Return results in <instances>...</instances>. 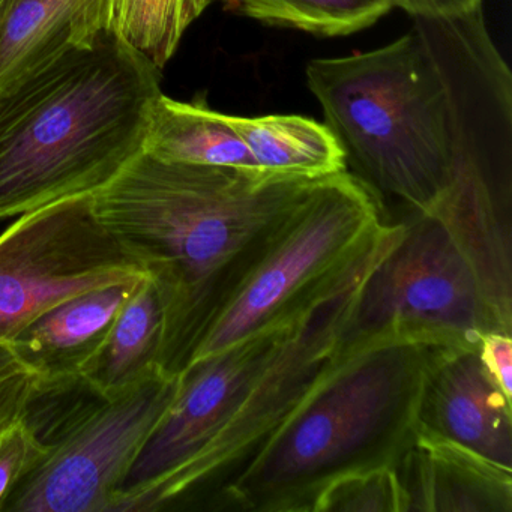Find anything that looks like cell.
Listing matches in <instances>:
<instances>
[{"instance_id": "cell-1", "label": "cell", "mask_w": 512, "mask_h": 512, "mask_svg": "<svg viewBox=\"0 0 512 512\" xmlns=\"http://www.w3.org/2000/svg\"><path fill=\"white\" fill-rule=\"evenodd\" d=\"M317 179L137 155L92 194L163 308L160 365L182 373L200 338Z\"/></svg>"}, {"instance_id": "cell-2", "label": "cell", "mask_w": 512, "mask_h": 512, "mask_svg": "<svg viewBox=\"0 0 512 512\" xmlns=\"http://www.w3.org/2000/svg\"><path fill=\"white\" fill-rule=\"evenodd\" d=\"M161 70L110 31L0 91V220L94 194L145 146Z\"/></svg>"}, {"instance_id": "cell-3", "label": "cell", "mask_w": 512, "mask_h": 512, "mask_svg": "<svg viewBox=\"0 0 512 512\" xmlns=\"http://www.w3.org/2000/svg\"><path fill=\"white\" fill-rule=\"evenodd\" d=\"M448 346L383 337L343 355L211 511L311 512L343 476L395 467L419 425L434 361Z\"/></svg>"}, {"instance_id": "cell-4", "label": "cell", "mask_w": 512, "mask_h": 512, "mask_svg": "<svg viewBox=\"0 0 512 512\" xmlns=\"http://www.w3.org/2000/svg\"><path fill=\"white\" fill-rule=\"evenodd\" d=\"M307 85L346 169L379 205L428 215L451 184L455 118L448 85L421 29L346 58L314 59ZM380 208V206H379Z\"/></svg>"}, {"instance_id": "cell-5", "label": "cell", "mask_w": 512, "mask_h": 512, "mask_svg": "<svg viewBox=\"0 0 512 512\" xmlns=\"http://www.w3.org/2000/svg\"><path fill=\"white\" fill-rule=\"evenodd\" d=\"M403 223H383L370 244L287 326L226 421L172 472L116 494L110 512H152L218 496L295 415L344 352V329L362 283L397 241Z\"/></svg>"}, {"instance_id": "cell-6", "label": "cell", "mask_w": 512, "mask_h": 512, "mask_svg": "<svg viewBox=\"0 0 512 512\" xmlns=\"http://www.w3.org/2000/svg\"><path fill=\"white\" fill-rule=\"evenodd\" d=\"M382 224L376 200L349 172L317 179L215 314L188 365L298 313Z\"/></svg>"}, {"instance_id": "cell-7", "label": "cell", "mask_w": 512, "mask_h": 512, "mask_svg": "<svg viewBox=\"0 0 512 512\" xmlns=\"http://www.w3.org/2000/svg\"><path fill=\"white\" fill-rule=\"evenodd\" d=\"M490 331L500 329L451 236L430 215L410 214L365 277L344 338L346 346L383 337L478 346Z\"/></svg>"}, {"instance_id": "cell-8", "label": "cell", "mask_w": 512, "mask_h": 512, "mask_svg": "<svg viewBox=\"0 0 512 512\" xmlns=\"http://www.w3.org/2000/svg\"><path fill=\"white\" fill-rule=\"evenodd\" d=\"M163 367L101 394L20 476L0 512H109L179 388Z\"/></svg>"}, {"instance_id": "cell-9", "label": "cell", "mask_w": 512, "mask_h": 512, "mask_svg": "<svg viewBox=\"0 0 512 512\" xmlns=\"http://www.w3.org/2000/svg\"><path fill=\"white\" fill-rule=\"evenodd\" d=\"M145 277L98 220L92 194L19 215L0 233V343L68 299Z\"/></svg>"}, {"instance_id": "cell-10", "label": "cell", "mask_w": 512, "mask_h": 512, "mask_svg": "<svg viewBox=\"0 0 512 512\" xmlns=\"http://www.w3.org/2000/svg\"><path fill=\"white\" fill-rule=\"evenodd\" d=\"M298 313L193 362L179 373L178 392L121 490L148 484L197 454L226 421Z\"/></svg>"}, {"instance_id": "cell-11", "label": "cell", "mask_w": 512, "mask_h": 512, "mask_svg": "<svg viewBox=\"0 0 512 512\" xmlns=\"http://www.w3.org/2000/svg\"><path fill=\"white\" fill-rule=\"evenodd\" d=\"M511 404L482 367L478 346H448L428 373L419 425L512 469Z\"/></svg>"}, {"instance_id": "cell-12", "label": "cell", "mask_w": 512, "mask_h": 512, "mask_svg": "<svg viewBox=\"0 0 512 512\" xmlns=\"http://www.w3.org/2000/svg\"><path fill=\"white\" fill-rule=\"evenodd\" d=\"M395 472L406 512H512V469L421 425Z\"/></svg>"}, {"instance_id": "cell-13", "label": "cell", "mask_w": 512, "mask_h": 512, "mask_svg": "<svg viewBox=\"0 0 512 512\" xmlns=\"http://www.w3.org/2000/svg\"><path fill=\"white\" fill-rule=\"evenodd\" d=\"M110 0H11L0 13V91L109 31Z\"/></svg>"}, {"instance_id": "cell-14", "label": "cell", "mask_w": 512, "mask_h": 512, "mask_svg": "<svg viewBox=\"0 0 512 512\" xmlns=\"http://www.w3.org/2000/svg\"><path fill=\"white\" fill-rule=\"evenodd\" d=\"M140 281L113 284L56 305L22 329L11 347L37 376L80 373Z\"/></svg>"}, {"instance_id": "cell-15", "label": "cell", "mask_w": 512, "mask_h": 512, "mask_svg": "<svg viewBox=\"0 0 512 512\" xmlns=\"http://www.w3.org/2000/svg\"><path fill=\"white\" fill-rule=\"evenodd\" d=\"M143 152L167 163L262 172L239 136L233 116L164 94L152 107Z\"/></svg>"}, {"instance_id": "cell-16", "label": "cell", "mask_w": 512, "mask_h": 512, "mask_svg": "<svg viewBox=\"0 0 512 512\" xmlns=\"http://www.w3.org/2000/svg\"><path fill=\"white\" fill-rule=\"evenodd\" d=\"M262 172L320 179L347 172L340 143L326 124L296 115L233 116Z\"/></svg>"}, {"instance_id": "cell-17", "label": "cell", "mask_w": 512, "mask_h": 512, "mask_svg": "<svg viewBox=\"0 0 512 512\" xmlns=\"http://www.w3.org/2000/svg\"><path fill=\"white\" fill-rule=\"evenodd\" d=\"M161 346L163 308L154 284L145 277L80 374L104 394L119 391L160 365Z\"/></svg>"}, {"instance_id": "cell-18", "label": "cell", "mask_w": 512, "mask_h": 512, "mask_svg": "<svg viewBox=\"0 0 512 512\" xmlns=\"http://www.w3.org/2000/svg\"><path fill=\"white\" fill-rule=\"evenodd\" d=\"M212 0H110L109 31L163 70Z\"/></svg>"}, {"instance_id": "cell-19", "label": "cell", "mask_w": 512, "mask_h": 512, "mask_svg": "<svg viewBox=\"0 0 512 512\" xmlns=\"http://www.w3.org/2000/svg\"><path fill=\"white\" fill-rule=\"evenodd\" d=\"M232 10L266 25L320 37H347L373 26L394 8L392 0H226Z\"/></svg>"}, {"instance_id": "cell-20", "label": "cell", "mask_w": 512, "mask_h": 512, "mask_svg": "<svg viewBox=\"0 0 512 512\" xmlns=\"http://www.w3.org/2000/svg\"><path fill=\"white\" fill-rule=\"evenodd\" d=\"M311 512H406V499L395 467H379L332 482Z\"/></svg>"}, {"instance_id": "cell-21", "label": "cell", "mask_w": 512, "mask_h": 512, "mask_svg": "<svg viewBox=\"0 0 512 512\" xmlns=\"http://www.w3.org/2000/svg\"><path fill=\"white\" fill-rule=\"evenodd\" d=\"M43 454L20 418L0 431V506L20 476Z\"/></svg>"}, {"instance_id": "cell-22", "label": "cell", "mask_w": 512, "mask_h": 512, "mask_svg": "<svg viewBox=\"0 0 512 512\" xmlns=\"http://www.w3.org/2000/svg\"><path fill=\"white\" fill-rule=\"evenodd\" d=\"M478 356L497 388L512 401V334L485 332L479 337Z\"/></svg>"}, {"instance_id": "cell-23", "label": "cell", "mask_w": 512, "mask_h": 512, "mask_svg": "<svg viewBox=\"0 0 512 512\" xmlns=\"http://www.w3.org/2000/svg\"><path fill=\"white\" fill-rule=\"evenodd\" d=\"M413 19H457L482 8V0H392Z\"/></svg>"}, {"instance_id": "cell-24", "label": "cell", "mask_w": 512, "mask_h": 512, "mask_svg": "<svg viewBox=\"0 0 512 512\" xmlns=\"http://www.w3.org/2000/svg\"><path fill=\"white\" fill-rule=\"evenodd\" d=\"M35 373H23L0 383V431L20 418Z\"/></svg>"}, {"instance_id": "cell-25", "label": "cell", "mask_w": 512, "mask_h": 512, "mask_svg": "<svg viewBox=\"0 0 512 512\" xmlns=\"http://www.w3.org/2000/svg\"><path fill=\"white\" fill-rule=\"evenodd\" d=\"M23 373H32V371L23 364L11 344L0 343V383Z\"/></svg>"}, {"instance_id": "cell-26", "label": "cell", "mask_w": 512, "mask_h": 512, "mask_svg": "<svg viewBox=\"0 0 512 512\" xmlns=\"http://www.w3.org/2000/svg\"><path fill=\"white\" fill-rule=\"evenodd\" d=\"M11 0H0V13L5 10V8L10 5Z\"/></svg>"}, {"instance_id": "cell-27", "label": "cell", "mask_w": 512, "mask_h": 512, "mask_svg": "<svg viewBox=\"0 0 512 512\" xmlns=\"http://www.w3.org/2000/svg\"><path fill=\"white\" fill-rule=\"evenodd\" d=\"M8 427H10V425H8ZM2 431H4V430H2Z\"/></svg>"}]
</instances>
